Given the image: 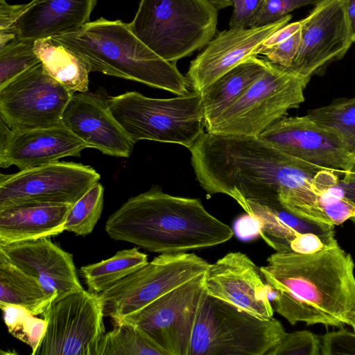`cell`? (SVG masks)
Listing matches in <instances>:
<instances>
[{"label": "cell", "instance_id": "7a4b0ae2", "mask_svg": "<svg viewBox=\"0 0 355 355\" xmlns=\"http://www.w3.org/2000/svg\"><path fill=\"white\" fill-rule=\"evenodd\" d=\"M354 269L336 239L311 254L275 252L260 267L274 311L291 324L339 328L355 311Z\"/></svg>", "mask_w": 355, "mask_h": 355}, {"label": "cell", "instance_id": "74e56055", "mask_svg": "<svg viewBox=\"0 0 355 355\" xmlns=\"http://www.w3.org/2000/svg\"><path fill=\"white\" fill-rule=\"evenodd\" d=\"M22 5H10L0 2V49L17 38L16 24L22 10Z\"/></svg>", "mask_w": 355, "mask_h": 355}, {"label": "cell", "instance_id": "5bb4252c", "mask_svg": "<svg viewBox=\"0 0 355 355\" xmlns=\"http://www.w3.org/2000/svg\"><path fill=\"white\" fill-rule=\"evenodd\" d=\"M352 44L343 0H321L301 20L299 49L288 69L310 81Z\"/></svg>", "mask_w": 355, "mask_h": 355}, {"label": "cell", "instance_id": "f35d334b", "mask_svg": "<svg viewBox=\"0 0 355 355\" xmlns=\"http://www.w3.org/2000/svg\"><path fill=\"white\" fill-rule=\"evenodd\" d=\"M327 246L323 241L313 233H302L291 243V250L302 254H311Z\"/></svg>", "mask_w": 355, "mask_h": 355}, {"label": "cell", "instance_id": "f1b7e54d", "mask_svg": "<svg viewBox=\"0 0 355 355\" xmlns=\"http://www.w3.org/2000/svg\"><path fill=\"white\" fill-rule=\"evenodd\" d=\"M97 355L166 354L135 327L121 322L102 336Z\"/></svg>", "mask_w": 355, "mask_h": 355}, {"label": "cell", "instance_id": "7c38bea8", "mask_svg": "<svg viewBox=\"0 0 355 355\" xmlns=\"http://www.w3.org/2000/svg\"><path fill=\"white\" fill-rule=\"evenodd\" d=\"M73 94L40 62L0 87L1 119L11 130L59 125Z\"/></svg>", "mask_w": 355, "mask_h": 355}, {"label": "cell", "instance_id": "5b68a950", "mask_svg": "<svg viewBox=\"0 0 355 355\" xmlns=\"http://www.w3.org/2000/svg\"><path fill=\"white\" fill-rule=\"evenodd\" d=\"M218 14L207 0H141L129 26L156 54L176 62L213 39Z\"/></svg>", "mask_w": 355, "mask_h": 355}, {"label": "cell", "instance_id": "ba28073f", "mask_svg": "<svg viewBox=\"0 0 355 355\" xmlns=\"http://www.w3.org/2000/svg\"><path fill=\"white\" fill-rule=\"evenodd\" d=\"M309 82L293 71L268 61L264 73L206 130L258 137L285 116L289 110L304 101V91Z\"/></svg>", "mask_w": 355, "mask_h": 355}, {"label": "cell", "instance_id": "277c9868", "mask_svg": "<svg viewBox=\"0 0 355 355\" xmlns=\"http://www.w3.org/2000/svg\"><path fill=\"white\" fill-rule=\"evenodd\" d=\"M51 39L79 55L90 72L139 82L178 96L189 92L188 78L175 62L148 48L132 32L129 23L101 17L76 33Z\"/></svg>", "mask_w": 355, "mask_h": 355}, {"label": "cell", "instance_id": "603a6c76", "mask_svg": "<svg viewBox=\"0 0 355 355\" xmlns=\"http://www.w3.org/2000/svg\"><path fill=\"white\" fill-rule=\"evenodd\" d=\"M243 209L257 221L259 235L275 252L291 251V241L302 233L318 235L326 245L335 239L334 226L300 218L281 207L247 202Z\"/></svg>", "mask_w": 355, "mask_h": 355}, {"label": "cell", "instance_id": "4316f807", "mask_svg": "<svg viewBox=\"0 0 355 355\" xmlns=\"http://www.w3.org/2000/svg\"><path fill=\"white\" fill-rule=\"evenodd\" d=\"M148 262L147 254L133 248L118 251L107 259L82 266L80 272L89 291L101 293Z\"/></svg>", "mask_w": 355, "mask_h": 355}, {"label": "cell", "instance_id": "8d00e7d4", "mask_svg": "<svg viewBox=\"0 0 355 355\" xmlns=\"http://www.w3.org/2000/svg\"><path fill=\"white\" fill-rule=\"evenodd\" d=\"M234 10L230 28H251L261 11L264 0H232Z\"/></svg>", "mask_w": 355, "mask_h": 355}, {"label": "cell", "instance_id": "f546056e", "mask_svg": "<svg viewBox=\"0 0 355 355\" xmlns=\"http://www.w3.org/2000/svg\"><path fill=\"white\" fill-rule=\"evenodd\" d=\"M104 188L97 182L72 205L64 230L78 236L91 234L101 218L103 208Z\"/></svg>", "mask_w": 355, "mask_h": 355}, {"label": "cell", "instance_id": "d6986e66", "mask_svg": "<svg viewBox=\"0 0 355 355\" xmlns=\"http://www.w3.org/2000/svg\"><path fill=\"white\" fill-rule=\"evenodd\" d=\"M62 123L74 135L103 154L129 157L135 142L110 112L105 96L79 92L69 100Z\"/></svg>", "mask_w": 355, "mask_h": 355}, {"label": "cell", "instance_id": "60d3db41", "mask_svg": "<svg viewBox=\"0 0 355 355\" xmlns=\"http://www.w3.org/2000/svg\"><path fill=\"white\" fill-rule=\"evenodd\" d=\"M238 236L243 239H248L259 234V227L257 221L250 215L240 218L235 225Z\"/></svg>", "mask_w": 355, "mask_h": 355}, {"label": "cell", "instance_id": "52a82bcc", "mask_svg": "<svg viewBox=\"0 0 355 355\" xmlns=\"http://www.w3.org/2000/svg\"><path fill=\"white\" fill-rule=\"evenodd\" d=\"M285 333L274 317L260 319L205 292L189 355H266Z\"/></svg>", "mask_w": 355, "mask_h": 355}, {"label": "cell", "instance_id": "83f0119b", "mask_svg": "<svg viewBox=\"0 0 355 355\" xmlns=\"http://www.w3.org/2000/svg\"><path fill=\"white\" fill-rule=\"evenodd\" d=\"M307 115L334 135L355 157V97L336 98L327 105L309 110Z\"/></svg>", "mask_w": 355, "mask_h": 355}, {"label": "cell", "instance_id": "8992f818", "mask_svg": "<svg viewBox=\"0 0 355 355\" xmlns=\"http://www.w3.org/2000/svg\"><path fill=\"white\" fill-rule=\"evenodd\" d=\"M115 119L134 142L150 140L190 148L205 132L200 92L155 98L137 92L105 97Z\"/></svg>", "mask_w": 355, "mask_h": 355}, {"label": "cell", "instance_id": "ac0fdd59", "mask_svg": "<svg viewBox=\"0 0 355 355\" xmlns=\"http://www.w3.org/2000/svg\"><path fill=\"white\" fill-rule=\"evenodd\" d=\"M0 166H16L20 171L80 157L89 146L62 123L46 128L11 130L1 120Z\"/></svg>", "mask_w": 355, "mask_h": 355}, {"label": "cell", "instance_id": "4fadbf2b", "mask_svg": "<svg viewBox=\"0 0 355 355\" xmlns=\"http://www.w3.org/2000/svg\"><path fill=\"white\" fill-rule=\"evenodd\" d=\"M101 179L92 166L57 161L0 176V210L31 202L74 204Z\"/></svg>", "mask_w": 355, "mask_h": 355}, {"label": "cell", "instance_id": "9c48e42d", "mask_svg": "<svg viewBox=\"0 0 355 355\" xmlns=\"http://www.w3.org/2000/svg\"><path fill=\"white\" fill-rule=\"evenodd\" d=\"M211 263L194 253H163L99 293L105 317L117 323L202 275Z\"/></svg>", "mask_w": 355, "mask_h": 355}, {"label": "cell", "instance_id": "3957f363", "mask_svg": "<svg viewBox=\"0 0 355 355\" xmlns=\"http://www.w3.org/2000/svg\"><path fill=\"white\" fill-rule=\"evenodd\" d=\"M105 230L114 240L160 254L211 247L233 236L199 199L172 196L158 186L129 198L110 216Z\"/></svg>", "mask_w": 355, "mask_h": 355}, {"label": "cell", "instance_id": "836d02e7", "mask_svg": "<svg viewBox=\"0 0 355 355\" xmlns=\"http://www.w3.org/2000/svg\"><path fill=\"white\" fill-rule=\"evenodd\" d=\"M321 0H264L263 5L251 28L274 23L293 10L309 4H317Z\"/></svg>", "mask_w": 355, "mask_h": 355}, {"label": "cell", "instance_id": "cb8c5ba5", "mask_svg": "<svg viewBox=\"0 0 355 355\" xmlns=\"http://www.w3.org/2000/svg\"><path fill=\"white\" fill-rule=\"evenodd\" d=\"M268 61L253 57L218 78L200 93L206 130L266 71Z\"/></svg>", "mask_w": 355, "mask_h": 355}, {"label": "cell", "instance_id": "7bdbcfd3", "mask_svg": "<svg viewBox=\"0 0 355 355\" xmlns=\"http://www.w3.org/2000/svg\"><path fill=\"white\" fill-rule=\"evenodd\" d=\"M345 196L355 200V180L348 183H339Z\"/></svg>", "mask_w": 355, "mask_h": 355}, {"label": "cell", "instance_id": "8fae6325", "mask_svg": "<svg viewBox=\"0 0 355 355\" xmlns=\"http://www.w3.org/2000/svg\"><path fill=\"white\" fill-rule=\"evenodd\" d=\"M203 275L166 293L116 324L133 325L166 355H189L196 315L205 292Z\"/></svg>", "mask_w": 355, "mask_h": 355}, {"label": "cell", "instance_id": "d590c367", "mask_svg": "<svg viewBox=\"0 0 355 355\" xmlns=\"http://www.w3.org/2000/svg\"><path fill=\"white\" fill-rule=\"evenodd\" d=\"M300 43V29L272 46L261 50L259 55H263L269 62L288 69L297 53Z\"/></svg>", "mask_w": 355, "mask_h": 355}, {"label": "cell", "instance_id": "9a60e30c", "mask_svg": "<svg viewBox=\"0 0 355 355\" xmlns=\"http://www.w3.org/2000/svg\"><path fill=\"white\" fill-rule=\"evenodd\" d=\"M205 291L262 320L273 318L270 290L259 268L241 252H231L210 264L203 275Z\"/></svg>", "mask_w": 355, "mask_h": 355}, {"label": "cell", "instance_id": "ffe728a7", "mask_svg": "<svg viewBox=\"0 0 355 355\" xmlns=\"http://www.w3.org/2000/svg\"><path fill=\"white\" fill-rule=\"evenodd\" d=\"M8 259L36 278L55 300L83 290L73 255L53 243L49 237L0 245Z\"/></svg>", "mask_w": 355, "mask_h": 355}, {"label": "cell", "instance_id": "30bf717a", "mask_svg": "<svg viewBox=\"0 0 355 355\" xmlns=\"http://www.w3.org/2000/svg\"><path fill=\"white\" fill-rule=\"evenodd\" d=\"M42 315L46 330L33 355H97L105 334L99 293H71L53 301Z\"/></svg>", "mask_w": 355, "mask_h": 355}, {"label": "cell", "instance_id": "bcb514c9", "mask_svg": "<svg viewBox=\"0 0 355 355\" xmlns=\"http://www.w3.org/2000/svg\"><path fill=\"white\" fill-rule=\"evenodd\" d=\"M347 325L352 327L355 332V311L350 312L347 315Z\"/></svg>", "mask_w": 355, "mask_h": 355}, {"label": "cell", "instance_id": "7dc6e473", "mask_svg": "<svg viewBox=\"0 0 355 355\" xmlns=\"http://www.w3.org/2000/svg\"><path fill=\"white\" fill-rule=\"evenodd\" d=\"M351 220L355 223V216L352 218Z\"/></svg>", "mask_w": 355, "mask_h": 355}, {"label": "cell", "instance_id": "d4e9b609", "mask_svg": "<svg viewBox=\"0 0 355 355\" xmlns=\"http://www.w3.org/2000/svg\"><path fill=\"white\" fill-rule=\"evenodd\" d=\"M55 299L36 278L20 270L0 251V306H19L36 316Z\"/></svg>", "mask_w": 355, "mask_h": 355}, {"label": "cell", "instance_id": "ab89813d", "mask_svg": "<svg viewBox=\"0 0 355 355\" xmlns=\"http://www.w3.org/2000/svg\"><path fill=\"white\" fill-rule=\"evenodd\" d=\"M300 28L301 20L291 24H287L283 27L279 28L263 41L259 49V53L261 50L271 47L279 42L293 35L298 31H300Z\"/></svg>", "mask_w": 355, "mask_h": 355}, {"label": "cell", "instance_id": "4dcf8cb0", "mask_svg": "<svg viewBox=\"0 0 355 355\" xmlns=\"http://www.w3.org/2000/svg\"><path fill=\"white\" fill-rule=\"evenodd\" d=\"M0 307L9 332L28 345L33 355L46 333L47 323L45 320L35 317L19 306L6 304Z\"/></svg>", "mask_w": 355, "mask_h": 355}, {"label": "cell", "instance_id": "6da1fadb", "mask_svg": "<svg viewBox=\"0 0 355 355\" xmlns=\"http://www.w3.org/2000/svg\"><path fill=\"white\" fill-rule=\"evenodd\" d=\"M196 179L209 194L281 207L302 217L317 202L325 168L292 157L258 137L204 132L189 148ZM328 170V169H327Z\"/></svg>", "mask_w": 355, "mask_h": 355}, {"label": "cell", "instance_id": "b9f144b4", "mask_svg": "<svg viewBox=\"0 0 355 355\" xmlns=\"http://www.w3.org/2000/svg\"><path fill=\"white\" fill-rule=\"evenodd\" d=\"M343 5L349 29V38L355 42V0H343Z\"/></svg>", "mask_w": 355, "mask_h": 355}, {"label": "cell", "instance_id": "484cf974", "mask_svg": "<svg viewBox=\"0 0 355 355\" xmlns=\"http://www.w3.org/2000/svg\"><path fill=\"white\" fill-rule=\"evenodd\" d=\"M35 51L44 70L71 92H88L90 71L79 55L51 38L35 41Z\"/></svg>", "mask_w": 355, "mask_h": 355}, {"label": "cell", "instance_id": "1f68e13d", "mask_svg": "<svg viewBox=\"0 0 355 355\" xmlns=\"http://www.w3.org/2000/svg\"><path fill=\"white\" fill-rule=\"evenodd\" d=\"M40 62L35 41L12 40L0 49V87Z\"/></svg>", "mask_w": 355, "mask_h": 355}, {"label": "cell", "instance_id": "d6a6232c", "mask_svg": "<svg viewBox=\"0 0 355 355\" xmlns=\"http://www.w3.org/2000/svg\"><path fill=\"white\" fill-rule=\"evenodd\" d=\"M321 338L307 331L285 333L266 355H319Z\"/></svg>", "mask_w": 355, "mask_h": 355}, {"label": "cell", "instance_id": "7402d4cb", "mask_svg": "<svg viewBox=\"0 0 355 355\" xmlns=\"http://www.w3.org/2000/svg\"><path fill=\"white\" fill-rule=\"evenodd\" d=\"M71 204L31 202L0 210V245L57 236Z\"/></svg>", "mask_w": 355, "mask_h": 355}, {"label": "cell", "instance_id": "2e32d148", "mask_svg": "<svg viewBox=\"0 0 355 355\" xmlns=\"http://www.w3.org/2000/svg\"><path fill=\"white\" fill-rule=\"evenodd\" d=\"M258 137L292 157L343 175L353 159L334 135L307 114L284 116Z\"/></svg>", "mask_w": 355, "mask_h": 355}, {"label": "cell", "instance_id": "f6af8a7d", "mask_svg": "<svg viewBox=\"0 0 355 355\" xmlns=\"http://www.w3.org/2000/svg\"><path fill=\"white\" fill-rule=\"evenodd\" d=\"M213 4L218 10L230 6H233L232 0H207Z\"/></svg>", "mask_w": 355, "mask_h": 355}, {"label": "cell", "instance_id": "c3c4849f", "mask_svg": "<svg viewBox=\"0 0 355 355\" xmlns=\"http://www.w3.org/2000/svg\"><path fill=\"white\" fill-rule=\"evenodd\" d=\"M6 1V0H0V2H1V1Z\"/></svg>", "mask_w": 355, "mask_h": 355}, {"label": "cell", "instance_id": "e0dca14e", "mask_svg": "<svg viewBox=\"0 0 355 355\" xmlns=\"http://www.w3.org/2000/svg\"><path fill=\"white\" fill-rule=\"evenodd\" d=\"M292 16L258 28H230L220 32L193 60L187 73L193 91L200 92L218 78L253 57L270 35L286 25Z\"/></svg>", "mask_w": 355, "mask_h": 355}, {"label": "cell", "instance_id": "44dd1931", "mask_svg": "<svg viewBox=\"0 0 355 355\" xmlns=\"http://www.w3.org/2000/svg\"><path fill=\"white\" fill-rule=\"evenodd\" d=\"M96 0H32L17 19V38L36 41L78 31L89 22Z\"/></svg>", "mask_w": 355, "mask_h": 355}, {"label": "cell", "instance_id": "e575fe53", "mask_svg": "<svg viewBox=\"0 0 355 355\" xmlns=\"http://www.w3.org/2000/svg\"><path fill=\"white\" fill-rule=\"evenodd\" d=\"M320 354L355 355V332L340 327L337 331L327 332L321 337Z\"/></svg>", "mask_w": 355, "mask_h": 355}, {"label": "cell", "instance_id": "ee69618b", "mask_svg": "<svg viewBox=\"0 0 355 355\" xmlns=\"http://www.w3.org/2000/svg\"><path fill=\"white\" fill-rule=\"evenodd\" d=\"M342 183H348L355 180V157L353 158L349 168L344 173Z\"/></svg>", "mask_w": 355, "mask_h": 355}]
</instances>
